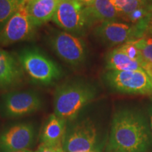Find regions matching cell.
Listing matches in <instances>:
<instances>
[{"mask_svg":"<svg viewBox=\"0 0 152 152\" xmlns=\"http://www.w3.org/2000/svg\"><path fill=\"white\" fill-rule=\"evenodd\" d=\"M35 152H65L62 145L42 144L38 147Z\"/></svg>","mask_w":152,"mask_h":152,"instance_id":"21","label":"cell"},{"mask_svg":"<svg viewBox=\"0 0 152 152\" xmlns=\"http://www.w3.org/2000/svg\"><path fill=\"white\" fill-rule=\"evenodd\" d=\"M52 20L64 31L82 35L90 26L85 7L79 0H59Z\"/></svg>","mask_w":152,"mask_h":152,"instance_id":"7","label":"cell"},{"mask_svg":"<svg viewBox=\"0 0 152 152\" xmlns=\"http://www.w3.org/2000/svg\"><path fill=\"white\" fill-rule=\"evenodd\" d=\"M104 79L113 90L132 94L152 95V83L143 69L132 71H107Z\"/></svg>","mask_w":152,"mask_h":152,"instance_id":"6","label":"cell"},{"mask_svg":"<svg viewBox=\"0 0 152 152\" xmlns=\"http://www.w3.org/2000/svg\"><path fill=\"white\" fill-rule=\"evenodd\" d=\"M151 83H152V79H151Z\"/></svg>","mask_w":152,"mask_h":152,"instance_id":"28","label":"cell"},{"mask_svg":"<svg viewBox=\"0 0 152 152\" xmlns=\"http://www.w3.org/2000/svg\"><path fill=\"white\" fill-rule=\"evenodd\" d=\"M97 142V131L94 123L86 118L68 127L63 142L65 152L92 151Z\"/></svg>","mask_w":152,"mask_h":152,"instance_id":"9","label":"cell"},{"mask_svg":"<svg viewBox=\"0 0 152 152\" xmlns=\"http://www.w3.org/2000/svg\"><path fill=\"white\" fill-rule=\"evenodd\" d=\"M79 1L83 4L85 7H88V6H90L92 4L94 3L96 0H79Z\"/></svg>","mask_w":152,"mask_h":152,"instance_id":"24","label":"cell"},{"mask_svg":"<svg viewBox=\"0 0 152 152\" xmlns=\"http://www.w3.org/2000/svg\"><path fill=\"white\" fill-rule=\"evenodd\" d=\"M35 130L29 123H20L5 128L0 133V152L30 149L35 142Z\"/></svg>","mask_w":152,"mask_h":152,"instance_id":"10","label":"cell"},{"mask_svg":"<svg viewBox=\"0 0 152 152\" xmlns=\"http://www.w3.org/2000/svg\"><path fill=\"white\" fill-rule=\"evenodd\" d=\"M42 106V100L34 91H10L0 100V113L6 118H17L37 112Z\"/></svg>","mask_w":152,"mask_h":152,"instance_id":"5","label":"cell"},{"mask_svg":"<svg viewBox=\"0 0 152 152\" xmlns=\"http://www.w3.org/2000/svg\"><path fill=\"white\" fill-rule=\"evenodd\" d=\"M16 56L25 73L36 84L50 85L62 77L61 68L37 48L26 47Z\"/></svg>","mask_w":152,"mask_h":152,"instance_id":"3","label":"cell"},{"mask_svg":"<svg viewBox=\"0 0 152 152\" xmlns=\"http://www.w3.org/2000/svg\"><path fill=\"white\" fill-rule=\"evenodd\" d=\"M119 47L130 58L140 63L141 65H142V64L144 62V59L140 49L137 48V47L134 45L132 41L128 42L122 45H120Z\"/></svg>","mask_w":152,"mask_h":152,"instance_id":"20","label":"cell"},{"mask_svg":"<svg viewBox=\"0 0 152 152\" xmlns=\"http://www.w3.org/2000/svg\"><path fill=\"white\" fill-rule=\"evenodd\" d=\"M24 77V71L16 56L0 48V91L18 85Z\"/></svg>","mask_w":152,"mask_h":152,"instance_id":"12","label":"cell"},{"mask_svg":"<svg viewBox=\"0 0 152 152\" xmlns=\"http://www.w3.org/2000/svg\"><path fill=\"white\" fill-rule=\"evenodd\" d=\"M22 4V0H0V31Z\"/></svg>","mask_w":152,"mask_h":152,"instance_id":"18","label":"cell"},{"mask_svg":"<svg viewBox=\"0 0 152 152\" xmlns=\"http://www.w3.org/2000/svg\"><path fill=\"white\" fill-rule=\"evenodd\" d=\"M59 0H30L26 4L28 14L36 27L52 19Z\"/></svg>","mask_w":152,"mask_h":152,"instance_id":"14","label":"cell"},{"mask_svg":"<svg viewBox=\"0 0 152 152\" xmlns=\"http://www.w3.org/2000/svg\"><path fill=\"white\" fill-rule=\"evenodd\" d=\"M85 13L90 26L95 21L115 20L118 17L110 0H96L91 5L85 7Z\"/></svg>","mask_w":152,"mask_h":152,"instance_id":"16","label":"cell"},{"mask_svg":"<svg viewBox=\"0 0 152 152\" xmlns=\"http://www.w3.org/2000/svg\"><path fill=\"white\" fill-rule=\"evenodd\" d=\"M142 69L144 70V72L147 74V75L149 76L150 79H152V62L149 61H144V62L142 64Z\"/></svg>","mask_w":152,"mask_h":152,"instance_id":"22","label":"cell"},{"mask_svg":"<svg viewBox=\"0 0 152 152\" xmlns=\"http://www.w3.org/2000/svg\"><path fill=\"white\" fill-rule=\"evenodd\" d=\"M132 42L140 49L144 61L152 62V37L144 35Z\"/></svg>","mask_w":152,"mask_h":152,"instance_id":"19","label":"cell"},{"mask_svg":"<svg viewBox=\"0 0 152 152\" xmlns=\"http://www.w3.org/2000/svg\"><path fill=\"white\" fill-rule=\"evenodd\" d=\"M66 123L67 121L54 113L51 114L44 123L42 129L41 143L63 146L67 130Z\"/></svg>","mask_w":152,"mask_h":152,"instance_id":"13","label":"cell"},{"mask_svg":"<svg viewBox=\"0 0 152 152\" xmlns=\"http://www.w3.org/2000/svg\"><path fill=\"white\" fill-rule=\"evenodd\" d=\"M145 35H149L152 37V14L147 22V28H146L145 30Z\"/></svg>","mask_w":152,"mask_h":152,"instance_id":"23","label":"cell"},{"mask_svg":"<svg viewBox=\"0 0 152 152\" xmlns=\"http://www.w3.org/2000/svg\"><path fill=\"white\" fill-rule=\"evenodd\" d=\"M94 34L109 46L122 45L141 37L134 25L115 20L101 23L95 28Z\"/></svg>","mask_w":152,"mask_h":152,"instance_id":"11","label":"cell"},{"mask_svg":"<svg viewBox=\"0 0 152 152\" xmlns=\"http://www.w3.org/2000/svg\"><path fill=\"white\" fill-rule=\"evenodd\" d=\"M47 39L49 45L55 54L70 66L78 67L86 61V44L78 36L66 31L54 30Z\"/></svg>","mask_w":152,"mask_h":152,"instance_id":"4","label":"cell"},{"mask_svg":"<svg viewBox=\"0 0 152 152\" xmlns=\"http://www.w3.org/2000/svg\"><path fill=\"white\" fill-rule=\"evenodd\" d=\"M150 124H151V129L152 132V108L150 110Z\"/></svg>","mask_w":152,"mask_h":152,"instance_id":"25","label":"cell"},{"mask_svg":"<svg viewBox=\"0 0 152 152\" xmlns=\"http://www.w3.org/2000/svg\"><path fill=\"white\" fill-rule=\"evenodd\" d=\"M118 16L124 18L133 11L152 3V0H110Z\"/></svg>","mask_w":152,"mask_h":152,"instance_id":"17","label":"cell"},{"mask_svg":"<svg viewBox=\"0 0 152 152\" xmlns=\"http://www.w3.org/2000/svg\"><path fill=\"white\" fill-rule=\"evenodd\" d=\"M107 71H132L142 70L140 63L130 58L119 47L108 53L106 57Z\"/></svg>","mask_w":152,"mask_h":152,"instance_id":"15","label":"cell"},{"mask_svg":"<svg viewBox=\"0 0 152 152\" xmlns=\"http://www.w3.org/2000/svg\"><path fill=\"white\" fill-rule=\"evenodd\" d=\"M151 134L140 113L129 109L117 111L112 120L109 152H147L152 143Z\"/></svg>","mask_w":152,"mask_h":152,"instance_id":"1","label":"cell"},{"mask_svg":"<svg viewBox=\"0 0 152 152\" xmlns=\"http://www.w3.org/2000/svg\"><path fill=\"white\" fill-rule=\"evenodd\" d=\"M85 152H94V151H85Z\"/></svg>","mask_w":152,"mask_h":152,"instance_id":"27","label":"cell"},{"mask_svg":"<svg viewBox=\"0 0 152 152\" xmlns=\"http://www.w3.org/2000/svg\"><path fill=\"white\" fill-rule=\"evenodd\" d=\"M15 152H33L31 149H25V150H21V151H15Z\"/></svg>","mask_w":152,"mask_h":152,"instance_id":"26","label":"cell"},{"mask_svg":"<svg viewBox=\"0 0 152 152\" xmlns=\"http://www.w3.org/2000/svg\"><path fill=\"white\" fill-rule=\"evenodd\" d=\"M36 28L28 14L26 4L23 2L0 31V46L9 47L31 39Z\"/></svg>","mask_w":152,"mask_h":152,"instance_id":"8","label":"cell"},{"mask_svg":"<svg viewBox=\"0 0 152 152\" xmlns=\"http://www.w3.org/2000/svg\"><path fill=\"white\" fill-rule=\"evenodd\" d=\"M96 96L92 85L83 81H69L58 85L54 94V111L66 121H73Z\"/></svg>","mask_w":152,"mask_h":152,"instance_id":"2","label":"cell"}]
</instances>
